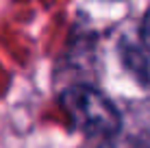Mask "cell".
<instances>
[{
  "mask_svg": "<svg viewBox=\"0 0 150 148\" xmlns=\"http://www.w3.org/2000/svg\"><path fill=\"white\" fill-rule=\"evenodd\" d=\"M142 37H144V44H146L148 52H150V9L144 18V26H142Z\"/></svg>",
  "mask_w": 150,
  "mask_h": 148,
  "instance_id": "2",
  "label": "cell"
},
{
  "mask_svg": "<svg viewBox=\"0 0 150 148\" xmlns=\"http://www.w3.org/2000/svg\"><path fill=\"white\" fill-rule=\"evenodd\" d=\"M68 118L81 133L89 137H113L120 131V113L105 94L87 85H74L61 94Z\"/></svg>",
  "mask_w": 150,
  "mask_h": 148,
  "instance_id": "1",
  "label": "cell"
},
{
  "mask_svg": "<svg viewBox=\"0 0 150 148\" xmlns=\"http://www.w3.org/2000/svg\"><path fill=\"white\" fill-rule=\"evenodd\" d=\"M105 148H107V146H105Z\"/></svg>",
  "mask_w": 150,
  "mask_h": 148,
  "instance_id": "3",
  "label": "cell"
}]
</instances>
